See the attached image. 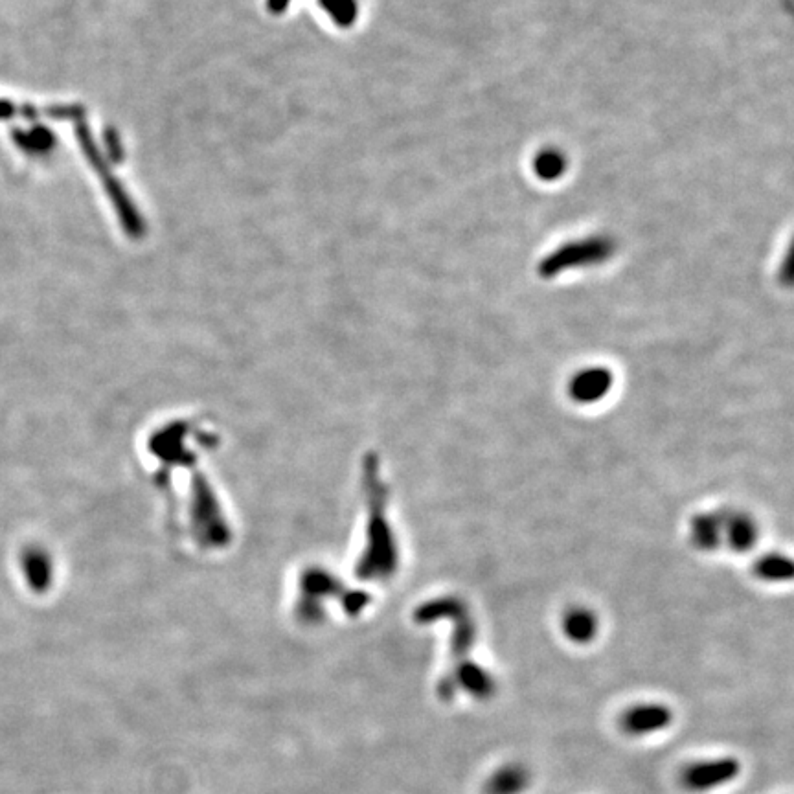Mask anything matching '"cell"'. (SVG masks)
<instances>
[{
  "label": "cell",
  "instance_id": "obj_3",
  "mask_svg": "<svg viewBox=\"0 0 794 794\" xmlns=\"http://www.w3.org/2000/svg\"><path fill=\"white\" fill-rule=\"evenodd\" d=\"M458 692H466L478 701H486L497 692V681L484 666L475 660H466L447 671L438 684V693L445 701L454 699Z\"/></svg>",
  "mask_w": 794,
  "mask_h": 794
},
{
  "label": "cell",
  "instance_id": "obj_8",
  "mask_svg": "<svg viewBox=\"0 0 794 794\" xmlns=\"http://www.w3.org/2000/svg\"><path fill=\"white\" fill-rule=\"evenodd\" d=\"M530 787V771L521 763H506L486 782V794H522Z\"/></svg>",
  "mask_w": 794,
  "mask_h": 794
},
{
  "label": "cell",
  "instance_id": "obj_11",
  "mask_svg": "<svg viewBox=\"0 0 794 794\" xmlns=\"http://www.w3.org/2000/svg\"><path fill=\"white\" fill-rule=\"evenodd\" d=\"M754 574L763 581H787L793 576V563L789 557L780 554L761 557L760 561L754 565Z\"/></svg>",
  "mask_w": 794,
  "mask_h": 794
},
{
  "label": "cell",
  "instance_id": "obj_6",
  "mask_svg": "<svg viewBox=\"0 0 794 794\" xmlns=\"http://www.w3.org/2000/svg\"><path fill=\"white\" fill-rule=\"evenodd\" d=\"M611 388H613V374L602 366H592L572 375L568 383V396L579 405H592L602 401L603 397L611 392Z\"/></svg>",
  "mask_w": 794,
  "mask_h": 794
},
{
  "label": "cell",
  "instance_id": "obj_1",
  "mask_svg": "<svg viewBox=\"0 0 794 794\" xmlns=\"http://www.w3.org/2000/svg\"><path fill=\"white\" fill-rule=\"evenodd\" d=\"M366 482L374 489L372 519H370V546L363 557V578L385 579L397 567V548L394 535L385 519V489L379 486L372 462L366 467Z\"/></svg>",
  "mask_w": 794,
  "mask_h": 794
},
{
  "label": "cell",
  "instance_id": "obj_7",
  "mask_svg": "<svg viewBox=\"0 0 794 794\" xmlns=\"http://www.w3.org/2000/svg\"><path fill=\"white\" fill-rule=\"evenodd\" d=\"M758 524L745 513H728L723 515V541L730 550L745 554L758 541Z\"/></svg>",
  "mask_w": 794,
  "mask_h": 794
},
{
  "label": "cell",
  "instance_id": "obj_9",
  "mask_svg": "<svg viewBox=\"0 0 794 794\" xmlns=\"http://www.w3.org/2000/svg\"><path fill=\"white\" fill-rule=\"evenodd\" d=\"M690 541L695 548L712 552L723 543V515L701 513L690 522Z\"/></svg>",
  "mask_w": 794,
  "mask_h": 794
},
{
  "label": "cell",
  "instance_id": "obj_2",
  "mask_svg": "<svg viewBox=\"0 0 794 794\" xmlns=\"http://www.w3.org/2000/svg\"><path fill=\"white\" fill-rule=\"evenodd\" d=\"M442 618L453 624V638H451L453 666L466 662L477 640L475 620L469 614L466 603L458 598H442L436 602L425 603L416 611L418 624H432Z\"/></svg>",
  "mask_w": 794,
  "mask_h": 794
},
{
  "label": "cell",
  "instance_id": "obj_10",
  "mask_svg": "<svg viewBox=\"0 0 794 794\" xmlns=\"http://www.w3.org/2000/svg\"><path fill=\"white\" fill-rule=\"evenodd\" d=\"M598 627H600V624H598L596 614L589 611V609H583V607L570 609L565 614V620H563L565 636L570 642L579 644V646L592 642L598 635Z\"/></svg>",
  "mask_w": 794,
  "mask_h": 794
},
{
  "label": "cell",
  "instance_id": "obj_12",
  "mask_svg": "<svg viewBox=\"0 0 794 794\" xmlns=\"http://www.w3.org/2000/svg\"><path fill=\"white\" fill-rule=\"evenodd\" d=\"M24 572L26 578L34 585L35 589H43L50 578V567L48 561L41 552H28L24 556Z\"/></svg>",
  "mask_w": 794,
  "mask_h": 794
},
{
  "label": "cell",
  "instance_id": "obj_4",
  "mask_svg": "<svg viewBox=\"0 0 794 794\" xmlns=\"http://www.w3.org/2000/svg\"><path fill=\"white\" fill-rule=\"evenodd\" d=\"M741 761L734 756H719L690 763L682 771V785L692 793H710L738 780Z\"/></svg>",
  "mask_w": 794,
  "mask_h": 794
},
{
  "label": "cell",
  "instance_id": "obj_5",
  "mask_svg": "<svg viewBox=\"0 0 794 794\" xmlns=\"http://www.w3.org/2000/svg\"><path fill=\"white\" fill-rule=\"evenodd\" d=\"M673 723V712L666 704L640 703L625 710L620 726L627 736L646 738L664 732Z\"/></svg>",
  "mask_w": 794,
  "mask_h": 794
}]
</instances>
